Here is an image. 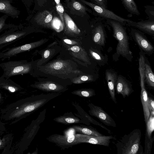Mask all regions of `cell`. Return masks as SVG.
<instances>
[{
  "label": "cell",
  "instance_id": "cell-1",
  "mask_svg": "<svg viewBox=\"0 0 154 154\" xmlns=\"http://www.w3.org/2000/svg\"><path fill=\"white\" fill-rule=\"evenodd\" d=\"M60 93L32 96L17 101L1 110V119L14 124L29 116L48 102L60 95Z\"/></svg>",
  "mask_w": 154,
  "mask_h": 154
},
{
  "label": "cell",
  "instance_id": "cell-2",
  "mask_svg": "<svg viewBox=\"0 0 154 154\" xmlns=\"http://www.w3.org/2000/svg\"><path fill=\"white\" fill-rule=\"evenodd\" d=\"M140 130L137 128L125 134L115 143L118 154H144L140 144Z\"/></svg>",
  "mask_w": 154,
  "mask_h": 154
},
{
  "label": "cell",
  "instance_id": "cell-3",
  "mask_svg": "<svg viewBox=\"0 0 154 154\" xmlns=\"http://www.w3.org/2000/svg\"><path fill=\"white\" fill-rule=\"evenodd\" d=\"M106 20L107 24L112 28L113 37L118 41L116 48V54L130 61V57L132 56V53L130 50L129 38L125 27L118 21L109 19H106Z\"/></svg>",
  "mask_w": 154,
  "mask_h": 154
},
{
  "label": "cell",
  "instance_id": "cell-4",
  "mask_svg": "<svg viewBox=\"0 0 154 154\" xmlns=\"http://www.w3.org/2000/svg\"><path fill=\"white\" fill-rule=\"evenodd\" d=\"M0 67L3 71L1 77L9 79L14 76L31 73L33 65L26 60L9 61L0 63Z\"/></svg>",
  "mask_w": 154,
  "mask_h": 154
},
{
  "label": "cell",
  "instance_id": "cell-5",
  "mask_svg": "<svg viewBox=\"0 0 154 154\" xmlns=\"http://www.w3.org/2000/svg\"><path fill=\"white\" fill-rule=\"evenodd\" d=\"M40 69L45 73L61 78L68 76L71 73L80 72L79 70H73L71 62L66 60L54 61L42 66Z\"/></svg>",
  "mask_w": 154,
  "mask_h": 154
},
{
  "label": "cell",
  "instance_id": "cell-6",
  "mask_svg": "<svg viewBox=\"0 0 154 154\" xmlns=\"http://www.w3.org/2000/svg\"><path fill=\"white\" fill-rule=\"evenodd\" d=\"M29 32L27 29H22L20 26L6 30L0 35V50L24 37Z\"/></svg>",
  "mask_w": 154,
  "mask_h": 154
},
{
  "label": "cell",
  "instance_id": "cell-7",
  "mask_svg": "<svg viewBox=\"0 0 154 154\" xmlns=\"http://www.w3.org/2000/svg\"><path fill=\"white\" fill-rule=\"evenodd\" d=\"M45 40L25 44L11 48H8L0 52V60H3L15 57L20 53L29 51L38 47L43 44Z\"/></svg>",
  "mask_w": 154,
  "mask_h": 154
},
{
  "label": "cell",
  "instance_id": "cell-8",
  "mask_svg": "<svg viewBox=\"0 0 154 154\" xmlns=\"http://www.w3.org/2000/svg\"><path fill=\"white\" fill-rule=\"evenodd\" d=\"M81 1L91 8L98 17H102L105 19L114 20L121 23L124 26L131 21L128 19L124 18L107 8L99 6L91 2L85 0H81Z\"/></svg>",
  "mask_w": 154,
  "mask_h": 154
},
{
  "label": "cell",
  "instance_id": "cell-9",
  "mask_svg": "<svg viewBox=\"0 0 154 154\" xmlns=\"http://www.w3.org/2000/svg\"><path fill=\"white\" fill-rule=\"evenodd\" d=\"M47 139L63 149L79 144L76 140L75 134L68 135L54 134L49 136Z\"/></svg>",
  "mask_w": 154,
  "mask_h": 154
},
{
  "label": "cell",
  "instance_id": "cell-10",
  "mask_svg": "<svg viewBox=\"0 0 154 154\" xmlns=\"http://www.w3.org/2000/svg\"><path fill=\"white\" fill-rule=\"evenodd\" d=\"M77 142L109 146L110 140L114 137L112 136H95L81 134H75Z\"/></svg>",
  "mask_w": 154,
  "mask_h": 154
},
{
  "label": "cell",
  "instance_id": "cell-11",
  "mask_svg": "<svg viewBox=\"0 0 154 154\" xmlns=\"http://www.w3.org/2000/svg\"><path fill=\"white\" fill-rule=\"evenodd\" d=\"M88 106L90 108L88 112L90 115L96 117L106 125L116 127V125L114 120L101 107L92 103H89Z\"/></svg>",
  "mask_w": 154,
  "mask_h": 154
},
{
  "label": "cell",
  "instance_id": "cell-12",
  "mask_svg": "<svg viewBox=\"0 0 154 154\" xmlns=\"http://www.w3.org/2000/svg\"><path fill=\"white\" fill-rule=\"evenodd\" d=\"M131 33L134 41L144 52L147 54L152 53L154 51L153 45L141 31L132 29Z\"/></svg>",
  "mask_w": 154,
  "mask_h": 154
},
{
  "label": "cell",
  "instance_id": "cell-13",
  "mask_svg": "<svg viewBox=\"0 0 154 154\" xmlns=\"http://www.w3.org/2000/svg\"><path fill=\"white\" fill-rule=\"evenodd\" d=\"M31 86L44 91L57 93L63 92L68 89L66 86L50 81L36 83Z\"/></svg>",
  "mask_w": 154,
  "mask_h": 154
},
{
  "label": "cell",
  "instance_id": "cell-14",
  "mask_svg": "<svg viewBox=\"0 0 154 154\" xmlns=\"http://www.w3.org/2000/svg\"><path fill=\"white\" fill-rule=\"evenodd\" d=\"M115 89L116 93L121 94L124 98L128 97L134 91L130 82L120 75L117 76Z\"/></svg>",
  "mask_w": 154,
  "mask_h": 154
},
{
  "label": "cell",
  "instance_id": "cell-15",
  "mask_svg": "<svg viewBox=\"0 0 154 154\" xmlns=\"http://www.w3.org/2000/svg\"><path fill=\"white\" fill-rule=\"evenodd\" d=\"M103 18L98 17L96 19L97 23L95 24L93 30V40L97 44L104 46L105 41V32L102 21Z\"/></svg>",
  "mask_w": 154,
  "mask_h": 154
},
{
  "label": "cell",
  "instance_id": "cell-16",
  "mask_svg": "<svg viewBox=\"0 0 154 154\" xmlns=\"http://www.w3.org/2000/svg\"><path fill=\"white\" fill-rule=\"evenodd\" d=\"M13 0H0V12L8 17L17 18L20 11L12 5Z\"/></svg>",
  "mask_w": 154,
  "mask_h": 154
},
{
  "label": "cell",
  "instance_id": "cell-17",
  "mask_svg": "<svg viewBox=\"0 0 154 154\" xmlns=\"http://www.w3.org/2000/svg\"><path fill=\"white\" fill-rule=\"evenodd\" d=\"M55 122L65 125L83 123L86 125H90V123L81 118L74 116L72 113H65L54 119Z\"/></svg>",
  "mask_w": 154,
  "mask_h": 154
},
{
  "label": "cell",
  "instance_id": "cell-18",
  "mask_svg": "<svg viewBox=\"0 0 154 154\" xmlns=\"http://www.w3.org/2000/svg\"><path fill=\"white\" fill-rule=\"evenodd\" d=\"M127 24L129 26L135 27L149 35H154V20L148 19L138 22L131 20Z\"/></svg>",
  "mask_w": 154,
  "mask_h": 154
},
{
  "label": "cell",
  "instance_id": "cell-19",
  "mask_svg": "<svg viewBox=\"0 0 154 154\" xmlns=\"http://www.w3.org/2000/svg\"><path fill=\"white\" fill-rule=\"evenodd\" d=\"M105 75L111 98L115 103H116L115 86L117 78V73L113 71L107 69L106 71Z\"/></svg>",
  "mask_w": 154,
  "mask_h": 154
},
{
  "label": "cell",
  "instance_id": "cell-20",
  "mask_svg": "<svg viewBox=\"0 0 154 154\" xmlns=\"http://www.w3.org/2000/svg\"><path fill=\"white\" fill-rule=\"evenodd\" d=\"M7 90L11 93L20 91L23 89L20 85L15 83L10 79L0 77V89Z\"/></svg>",
  "mask_w": 154,
  "mask_h": 154
},
{
  "label": "cell",
  "instance_id": "cell-21",
  "mask_svg": "<svg viewBox=\"0 0 154 154\" xmlns=\"http://www.w3.org/2000/svg\"><path fill=\"white\" fill-rule=\"evenodd\" d=\"M72 55L74 57L80 60L85 63L90 64L91 63L88 54L85 50L77 45L73 46L68 49Z\"/></svg>",
  "mask_w": 154,
  "mask_h": 154
},
{
  "label": "cell",
  "instance_id": "cell-22",
  "mask_svg": "<svg viewBox=\"0 0 154 154\" xmlns=\"http://www.w3.org/2000/svg\"><path fill=\"white\" fill-rule=\"evenodd\" d=\"M71 128L79 134L95 136H103L96 129L89 125H76L72 126Z\"/></svg>",
  "mask_w": 154,
  "mask_h": 154
},
{
  "label": "cell",
  "instance_id": "cell-23",
  "mask_svg": "<svg viewBox=\"0 0 154 154\" xmlns=\"http://www.w3.org/2000/svg\"><path fill=\"white\" fill-rule=\"evenodd\" d=\"M140 87V99L143 108L144 121L146 124L150 115L148 106V97L145 85H141Z\"/></svg>",
  "mask_w": 154,
  "mask_h": 154
},
{
  "label": "cell",
  "instance_id": "cell-24",
  "mask_svg": "<svg viewBox=\"0 0 154 154\" xmlns=\"http://www.w3.org/2000/svg\"><path fill=\"white\" fill-rule=\"evenodd\" d=\"M52 15L48 11H45L38 13L34 18L38 24L45 26H49L52 20Z\"/></svg>",
  "mask_w": 154,
  "mask_h": 154
},
{
  "label": "cell",
  "instance_id": "cell-25",
  "mask_svg": "<svg viewBox=\"0 0 154 154\" xmlns=\"http://www.w3.org/2000/svg\"><path fill=\"white\" fill-rule=\"evenodd\" d=\"M72 104L73 105L75 109L78 110L79 114L83 118L90 123H91L96 125L99 126L107 131L109 134H111V131L101 124L99 123L97 121L93 119L78 104L75 103H72Z\"/></svg>",
  "mask_w": 154,
  "mask_h": 154
},
{
  "label": "cell",
  "instance_id": "cell-26",
  "mask_svg": "<svg viewBox=\"0 0 154 154\" xmlns=\"http://www.w3.org/2000/svg\"><path fill=\"white\" fill-rule=\"evenodd\" d=\"M13 136L12 134L9 133L0 138V150H3L2 153H8L12 145Z\"/></svg>",
  "mask_w": 154,
  "mask_h": 154
},
{
  "label": "cell",
  "instance_id": "cell-27",
  "mask_svg": "<svg viewBox=\"0 0 154 154\" xmlns=\"http://www.w3.org/2000/svg\"><path fill=\"white\" fill-rule=\"evenodd\" d=\"M122 1L125 9L130 14L137 16L140 14L134 0H122Z\"/></svg>",
  "mask_w": 154,
  "mask_h": 154
},
{
  "label": "cell",
  "instance_id": "cell-28",
  "mask_svg": "<svg viewBox=\"0 0 154 154\" xmlns=\"http://www.w3.org/2000/svg\"><path fill=\"white\" fill-rule=\"evenodd\" d=\"M63 17L66 27L68 31L70 32L77 34L80 32V30L78 28L72 19L67 14L64 13Z\"/></svg>",
  "mask_w": 154,
  "mask_h": 154
},
{
  "label": "cell",
  "instance_id": "cell-29",
  "mask_svg": "<svg viewBox=\"0 0 154 154\" xmlns=\"http://www.w3.org/2000/svg\"><path fill=\"white\" fill-rule=\"evenodd\" d=\"M145 80L150 86L154 87V75L150 66L145 63L144 64Z\"/></svg>",
  "mask_w": 154,
  "mask_h": 154
},
{
  "label": "cell",
  "instance_id": "cell-30",
  "mask_svg": "<svg viewBox=\"0 0 154 154\" xmlns=\"http://www.w3.org/2000/svg\"><path fill=\"white\" fill-rule=\"evenodd\" d=\"M73 94L78 96L89 98L95 95L94 90L92 89H82L73 91L71 92Z\"/></svg>",
  "mask_w": 154,
  "mask_h": 154
},
{
  "label": "cell",
  "instance_id": "cell-31",
  "mask_svg": "<svg viewBox=\"0 0 154 154\" xmlns=\"http://www.w3.org/2000/svg\"><path fill=\"white\" fill-rule=\"evenodd\" d=\"M154 112H150V115L147 121L145 135L148 138L152 137V134L154 130Z\"/></svg>",
  "mask_w": 154,
  "mask_h": 154
},
{
  "label": "cell",
  "instance_id": "cell-32",
  "mask_svg": "<svg viewBox=\"0 0 154 154\" xmlns=\"http://www.w3.org/2000/svg\"><path fill=\"white\" fill-rule=\"evenodd\" d=\"M8 17L7 15L4 14L0 17V33L17 26L12 24L7 23L6 20Z\"/></svg>",
  "mask_w": 154,
  "mask_h": 154
},
{
  "label": "cell",
  "instance_id": "cell-33",
  "mask_svg": "<svg viewBox=\"0 0 154 154\" xmlns=\"http://www.w3.org/2000/svg\"><path fill=\"white\" fill-rule=\"evenodd\" d=\"M145 149L144 154H150L152 143L154 140V136L151 138H149L145 135Z\"/></svg>",
  "mask_w": 154,
  "mask_h": 154
},
{
  "label": "cell",
  "instance_id": "cell-34",
  "mask_svg": "<svg viewBox=\"0 0 154 154\" xmlns=\"http://www.w3.org/2000/svg\"><path fill=\"white\" fill-rule=\"evenodd\" d=\"M93 76L91 75H85L75 78L72 81L74 84H81L87 82L93 81Z\"/></svg>",
  "mask_w": 154,
  "mask_h": 154
},
{
  "label": "cell",
  "instance_id": "cell-35",
  "mask_svg": "<svg viewBox=\"0 0 154 154\" xmlns=\"http://www.w3.org/2000/svg\"><path fill=\"white\" fill-rule=\"evenodd\" d=\"M51 23L52 26L56 31L61 30L63 29V25L62 21L57 17L54 18Z\"/></svg>",
  "mask_w": 154,
  "mask_h": 154
},
{
  "label": "cell",
  "instance_id": "cell-36",
  "mask_svg": "<svg viewBox=\"0 0 154 154\" xmlns=\"http://www.w3.org/2000/svg\"><path fill=\"white\" fill-rule=\"evenodd\" d=\"M89 52L92 57L98 61H103L104 60L103 56L99 51L96 50L91 49Z\"/></svg>",
  "mask_w": 154,
  "mask_h": 154
},
{
  "label": "cell",
  "instance_id": "cell-37",
  "mask_svg": "<svg viewBox=\"0 0 154 154\" xmlns=\"http://www.w3.org/2000/svg\"><path fill=\"white\" fill-rule=\"evenodd\" d=\"M145 12L147 15L149 19L154 20V7L151 5H146L144 7Z\"/></svg>",
  "mask_w": 154,
  "mask_h": 154
},
{
  "label": "cell",
  "instance_id": "cell-38",
  "mask_svg": "<svg viewBox=\"0 0 154 154\" xmlns=\"http://www.w3.org/2000/svg\"><path fill=\"white\" fill-rule=\"evenodd\" d=\"M72 6L75 9L84 13H86L87 11L91 12V10H87L86 8L78 2H73L72 3Z\"/></svg>",
  "mask_w": 154,
  "mask_h": 154
},
{
  "label": "cell",
  "instance_id": "cell-39",
  "mask_svg": "<svg viewBox=\"0 0 154 154\" xmlns=\"http://www.w3.org/2000/svg\"><path fill=\"white\" fill-rule=\"evenodd\" d=\"M56 8V10L60 17L62 23L64 26L65 23L63 17V13L64 12L63 7L62 5L60 4L59 5H57Z\"/></svg>",
  "mask_w": 154,
  "mask_h": 154
},
{
  "label": "cell",
  "instance_id": "cell-40",
  "mask_svg": "<svg viewBox=\"0 0 154 154\" xmlns=\"http://www.w3.org/2000/svg\"><path fill=\"white\" fill-rule=\"evenodd\" d=\"M93 4L105 8H107L108 0H90Z\"/></svg>",
  "mask_w": 154,
  "mask_h": 154
},
{
  "label": "cell",
  "instance_id": "cell-41",
  "mask_svg": "<svg viewBox=\"0 0 154 154\" xmlns=\"http://www.w3.org/2000/svg\"><path fill=\"white\" fill-rule=\"evenodd\" d=\"M148 106L150 112H154V100L151 97H148Z\"/></svg>",
  "mask_w": 154,
  "mask_h": 154
},
{
  "label": "cell",
  "instance_id": "cell-42",
  "mask_svg": "<svg viewBox=\"0 0 154 154\" xmlns=\"http://www.w3.org/2000/svg\"><path fill=\"white\" fill-rule=\"evenodd\" d=\"M63 41L65 43L69 45H73L77 44L76 42L68 39H64Z\"/></svg>",
  "mask_w": 154,
  "mask_h": 154
},
{
  "label": "cell",
  "instance_id": "cell-43",
  "mask_svg": "<svg viewBox=\"0 0 154 154\" xmlns=\"http://www.w3.org/2000/svg\"><path fill=\"white\" fill-rule=\"evenodd\" d=\"M50 54V51L48 50H45L44 53V57L45 58H48Z\"/></svg>",
  "mask_w": 154,
  "mask_h": 154
},
{
  "label": "cell",
  "instance_id": "cell-44",
  "mask_svg": "<svg viewBox=\"0 0 154 154\" xmlns=\"http://www.w3.org/2000/svg\"><path fill=\"white\" fill-rule=\"evenodd\" d=\"M0 130L4 132L6 131L5 125L1 121H0Z\"/></svg>",
  "mask_w": 154,
  "mask_h": 154
},
{
  "label": "cell",
  "instance_id": "cell-45",
  "mask_svg": "<svg viewBox=\"0 0 154 154\" xmlns=\"http://www.w3.org/2000/svg\"><path fill=\"white\" fill-rule=\"evenodd\" d=\"M22 2L25 5H26L27 4L29 3L28 2L30 0H21Z\"/></svg>",
  "mask_w": 154,
  "mask_h": 154
},
{
  "label": "cell",
  "instance_id": "cell-46",
  "mask_svg": "<svg viewBox=\"0 0 154 154\" xmlns=\"http://www.w3.org/2000/svg\"><path fill=\"white\" fill-rule=\"evenodd\" d=\"M54 0L55 2L57 5H59L60 4V0Z\"/></svg>",
  "mask_w": 154,
  "mask_h": 154
},
{
  "label": "cell",
  "instance_id": "cell-47",
  "mask_svg": "<svg viewBox=\"0 0 154 154\" xmlns=\"http://www.w3.org/2000/svg\"><path fill=\"white\" fill-rule=\"evenodd\" d=\"M4 133V132L0 130V136L2 135Z\"/></svg>",
  "mask_w": 154,
  "mask_h": 154
},
{
  "label": "cell",
  "instance_id": "cell-48",
  "mask_svg": "<svg viewBox=\"0 0 154 154\" xmlns=\"http://www.w3.org/2000/svg\"><path fill=\"white\" fill-rule=\"evenodd\" d=\"M2 96L1 93L0 92V103L2 101Z\"/></svg>",
  "mask_w": 154,
  "mask_h": 154
},
{
  "label": "cell",
  "instance_id": "cell-49",
  "mask_svg": "<svg viewBox=\"0 0 154 154\" xmlns=\"http://www.w3.org/2000/svg\"><path fill=\"white\" fill-rule=\"evenodd\" d=\"M0 121H1V116H0Z\"/></svg>",
  "mask_w": 154,
  "mask_h": 154
},
{
  "label": "cell",
  "instance_id": "cell-50",
  "mask_svg": "<svg viewBox=\"0 0 154 154\" xmlns=\"http://www.w3.org/2000/svg\"></svg>",
  "mask_w": 154,
  "mask_h": 154
}]
</instances>
